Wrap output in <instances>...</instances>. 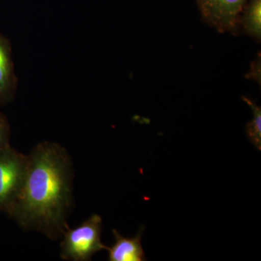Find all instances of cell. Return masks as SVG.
<instances>
[{
  "label": "cell",
  "instance_id": "1",
  "mask_svg": "<svg viewBox=\"0 0 261 261\" xmlns=\"http://www.w3.org/2000/svg\"><path fill=\"white\" fill-rule=\"evenodd\" d=\"M72 181L73 166L66 150L54 142L39 143L27 155L23 184L7 215L23 229L61 238L68 228Z\"/></svg>",
  "mask_w": 261,
  "mask_h": 261
},
{
  "label": "cell",
  "instance_id": "2",
  "mask_svg": "<svg viewBox=\"0 0 261 261\" xmlns=\"http://www.w3.org/2000/svg\"><path fill=\"white\" fill-rule=\"evenodd\" d=\"M102 228V218L93 214L76 227L67 228L61 237V258L88 261L97 252L108 250V247L101 240Z\"/></svg>",
  "mask_w": 261,
  "mask_h": 261
},
{
  "label": "cell",
  "instance_id": "3",
  "mask_svg": "<svg viewBox=\"0 0 261 261\" xmlns=\"http://www.w3.org/2000/svg\"><path fill=\"white\" fill-rule=\"evenodd\" d=\"M27 155L11 146L0 149V211L7 213L14 203L23 184Z\"/></svg>",
  "mask_w": 261,
  "mask_h": 261
},
{
  "label": "cell",
  "instance_id": "4",
  "mask_svg": "<svg viewBox=\"0 0 261 261\" xmlns=\"http://www.w3.org/2000/svg\"><path fill=\"white\" fill-rule=\"evenodd\" d=\"M249 0H196L202 18L219 32L234 31Z\"/></svg>",
  "mask_w": 261,
  "mask_h": 261
},
{
  "label": "cell",
  "instance_id": "5",
  "mask_svg": "<svg viewBox=\"0 0 261 261\" xmlns=\"http://www.w3.org/2000/svg\"><path fill=\"white\" fill-rule=\"evenodd\" d=\"M17 89L13 51L9 39L0 32V106L11 102Z\"/></svg>",
  "mask_w": 261,
  "mask_h": 261
},
{
  "label": "cell",
  "instance_id": "6",
  "mask_svg": "<svg viewBox=\"0 0 261 261\" xmlns=\"http://www.w3.org/2000/svg\"><path fill=\"white\" fill-rule=\"evenodd\" d=\"M144 229L141 228L133 238H126L113 229L115 243L108 247V260L110 261H143L147 260L142 245Z\"/></svg>",
  "mask_w": 261,
  "mask_h": 261
},
{
  "label": "cell",
  "instance_id": "7",
  "mask_svg": "<svg viewBox=\"0 0 261 261\" xmlns=\"http://www.w3.org/2000/svg\"><path fill=\"white\" fill-rule=\"evenodd\" d=\"M241 22L245 30L251 37L261 38V0H249L244 8Z\"/></svg>",
  "mask_w": 261,
  "mask_h": 261
},
{
  "label": "cell",
  "instance_id": "8",
  "mask_svg": "<svg viewBox=\"0 0 261 261\" xmlns=\"http://www.w3.org/2000/svg\"><path fill=\"white\" fill-rule=\"evenodd\" d=\"M243 101L251 108L253 118L246 126V134L250 142L259 151L261 150V108L249 98L243 97Z\"/></svg>",
  "mask_w": 261,
  "mask_h": 261
},
{
  "label": "cell",
  "instance_id": "9",
  "mask_svg": "<svg viewBox=\"0 0 261 261\" xmlns=\"http://www.w3.org/2000/svg\"><path fill=\"white\" fill-rule=\"evenodd\" d=\"M10 128L8 119L0 111V149L10 145Z\"/></svg>",
  "mask_w": 261,
  "mask_h": 261
}]
</instances>
